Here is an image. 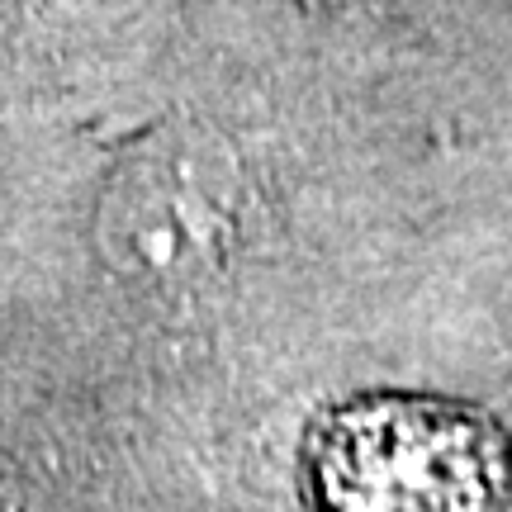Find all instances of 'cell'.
Returning a JSON list of instances; mask_svg holds the SVG:
<instances>
[{"mask_svg": "<svg viewBox=\"0 0 512 512\" xmlns=\"http://www.w3.org/2000/svg\"><path fill=\"white\" fill-rule=\"evenodd\" d=\"M256 204V166L223 114L181 105L114 157L100 242L143 285H195L223 271Z\"/></svg>", "mask_w": 512, "mask_h": 512, "instance_id": "cell-1", "label": "cell"}, {"mask_svg": "<svg viewBox=\"0 0 512 512\" xmlns=\"http://www.w3.org/2000/svg\"><path fill=\"white\" fill-rule=\"evenodd\" d=\"M498 475L494 432L446 403H356L318 441L328 512H494Z\"/></svg>", "mask_w": 512, "mask_h": 512, "instance_id": "cell-2", "label": "cell"}]
</instances>
